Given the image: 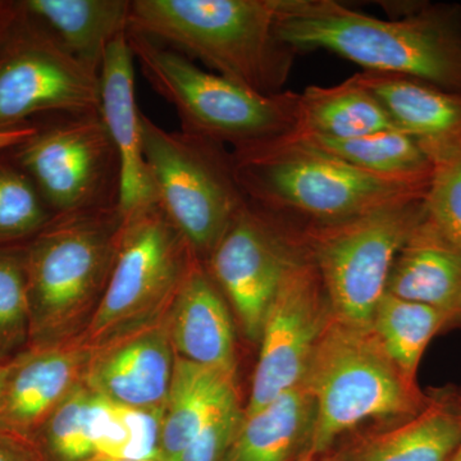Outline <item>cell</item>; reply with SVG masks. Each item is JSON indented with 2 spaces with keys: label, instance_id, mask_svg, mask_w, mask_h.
Wrapping results in <instances>:
<instances>
[{
  "label": "cell",
  "instance_id": "obj_36",
  "mask_svg": "<svg viewBox=\"0 0 461 461\" xmlns=\"http://www.w3.org/2000/svg\"><path fill=\"white\" fill-rule=\"evenodd\" d=\"M89 461H154V460H130V459H111V457H96Z\"/></svg>",
  "mask_w": 461,
  "mask_h": 461
},
{
  "label": "cell",
  "instance_id": "obj_29",
  "mask_svg": "<svg viewBox=\"0 0 461 461\" xmlns=\"http://www.w3.org/2000/svg\"><path fill=\"white\" fill-rule=\"evenodd\" d=\"M424 220L461 256V151L433 165Z\"/></svg>",
  "mask_w": 461,
  "mask_h": 461
},
{
  "label": "cell",
  "instance_id": "obj_7",
  "mask_svg": "<svg viewBox=\"0 0 461 461\" xmlns=\"http://www.w3.org/2000/svg\"><path fill=\"white\" fill-rule=\"evenodd\" d=\"M142 148L157 204L194 256L206 262L248 203L232 151L193 133L169 131L142 113Z\"/></svg>",
  "mask_w": 461,
  "mask_h": 461
},
{
  "label": "cell",
  "instance_id": "obj_12",
  "mask_svg": "<svg viewBox=\"0 0 461 461\" xmlns=\"http://www.w3.org/2000/svg\"><path fill=\"white\" fill-rule=\"evenodd\" d=\"M306 258L297 224L248 200L204 264L245 336L259 342L285 278Z\"/></svg>",
  "mask_w": 461,
  "mask_h": 461
},
{
  "label": "cell",
  "instance_id": "obj_22",
  "mask_svg": "<svg viewBox=\"0 0 461 461\" xmlns=\"http://www.w3.org/2000/svg\"><path fill=\"white\" fill-rule=\"evenodd\" d=\"M317 423V403L304 384L245 414L227 461H304Z\"/></svg>",
  "mask_w": 461,
  "mask_h": 461
},
{
  "label": "cell",
  "instance_id": "obj_2",
  "mask_svg": "<svg viewBox=\"0 0 461 461\" xmlns=\"http://www.w3.org/2000/svg\"><path fill=\"white\" fill-rule=\"evenodd\" d=\"M280 0H132L127 32L263 95L285 91L296 50L276 32Z\"/></svg>",
  "mask_w": 461,
  "mask_h": 461
},
{
  "label": "cell",
  "instance_id": "obj_18",
  "mask_svg": "<svg viewBox=\"0 0 461 461\" xmlns=\"http://www.w3.org/2000/svg\"><path fill=\"white\" fill-rule=\"evenodd\" d=\"M168 317L177 357L238 377V350L230 308L202 260L196 259L191 267Z\"/></svg>",
  "mask_w": 461,
  "mask_h": 461
},
{
  "label": "cell",
  "instance_id": "obj_1",
  "mask_svg": "<svg viewBox=\"0 0 461 461\" xmlns=\"http://www.w3.org/2000/svg\"><path fill=\"white\" fill-rule=\"evenodd\" d=\"M276 32L297 51H333L364 71L461 93L459 5L411 3L402 17L381 20L335 0H280Z\"/></svg>",
  "mask_w": 461,
  "mask_h": 461
},
{
  "label": "cell",
  "instance_id": "obj_25",
  "mask_svg": "<svg viewBox=\"0 0 461 461\" xmlns=\"http://www.w3.org/2000/svg\"><path fill=\"white\" fill-rule=\"evenodd\" d=\"M290 136L306 147L377 177L408 182H429L432 177L433 163L429 158L414 139L397 129L346 140L302 133Z\"/></svg>",
  "mask_w": 461,
  "mask_h": 461
},
{
  "label": "cell",
  "instance_id": "obj_27",
  "mask_svg": "<svg viewBox=\"0 0 461 461\" xmlns=\"http://www.w3.org/2000/svg\"><path fill=\"white\" fill-rule=\"evenodd\" d=\"M53 217L21 167L0 159V249L32 239Z\"/></svg>",
  "mask_w": 461,
  "mask_h": 461
},
{
  "label": "cell",
  "instance_id": "obj_20",
  "mask_svg": "<svg viewBox=\"0 0 461 461\" xmlns=\"http://www.w3.org/2000/svg\"><path fill=\"white\" fill-rule=\"evenodd\" d=\"M386 293L450 315L461 329V256L424 218L397 254Z\"/></svg>",
  "mask_w": 461,
  "mask_h": 461
},
{
  "label": "cell",
  "instance_id": "obj_33",
  "mask_svg": "<svg viewBox=\"0 0 461 461\" xmlns=\"http://www.w3.org/2000/svg\"><path fill=\"white\" fill-rule=\"evenodd\" d=\"M448 396H450L451 405L455 414H456L457 420H459L461 429V386H451L447 387ZM456 455L461 456V444L459 450L456 451Z\"/></svg>",
  "mask_w": 461,
  "mask_h": 461
},
{
  "label": "cell",
  "instance_id": "obj_11",
  "mask_svg": "<svg viewBox=\"0 0 461 461\" xmlns=\"http://www.w3.org/2000/svg\"><path fill=\"white\" fill-rule=\"evenodd\" d=\"M17 8L0 45V129L25 124L33 114L99 112V75Z\"/></svg>",
  "mask_w": 461,
  "mask_h": 461
},
{
  "label": "cell",
  "instance_id": "obj_15",
  "mask_svg": "<svg viewBox=\"0 0 461 461\" xmlns=\"http://www.w3.org/2000/svg\"><path fill=\"white\" fill-rule=\"evenodd\" d=\"M168 314L91 346L83 382L94 393L112 402L163 411L175 369Z\"/></svg>",
  "mask_w": 461,
  "mask_h": 461
},
{
  "label": "cell",
  "instance_id": "obj_26",
  "mask_svg": "<svg viewBox=\"0 0 461 461\" xmlns=\"http://www.w3.org/2000/svg\"><path fill=\"white\" fill-rule=\"evenodd\" d=\"M371 329L406 377L418 382L423 355L436 336L459 329L450 315L430 306L384 294Z\"/></svg>",
  "mask_w": 461,
  "mask_h": 461
},
{
  "label": "cell",
  "instance_id": "obj_35",
  "mask_svg": "<svg viewBox=\"0 0 461 461\" xmlns=\"http://www.w3.org/2000/svg\"><path fill=\"white\" fill-rule=\"evenodd\" d=\"M8 373V362L0 363V393H2L3 384H5V377Z\"/></svg>",
  "mask_w": 461,
  "mask_h": 461
},
{
  "label": "cell",
  "instance_id": "obj_13",
  "mask_svg": "<svg viewBox=\"0 0 461 461\" xmlns=\"http://www.w3.org/2000/svg\"><path fill=\"white\" fill-rule=\"evenodd\" d=\"M332 318L323 282L308 256L288 273L267 313L245 414L302 384Z\"/></svg>",
  "mask_w": 461,
  "mask_h": 461
},
{
  "label": "cell",
  "instance_id": "obj_37",
  "mask_svg": "<svg viewBox=\"0 0 461 461\" xmlns=\"http://www.w3.org/2000/svg\"><path fill=\"white\" fill-rule=\"evenodd\" d=\"M450 461H461V456H459V455L455 454L453 459H451Z\"/></svg>",
  "mask_w": 461,
  "mask_h": 461
},
{
  "label": "cell",
  "instance_id": "obj_6",
  "mask_svg": "<svg viewBox=\"0 0 461 461\" xmlns=\"http://www.w3.org/2000/svg\"><path fill=\"white\" fill-rule=\"evenodd\" d=\"M127 41L145 80L175 108L181 130L236 149L277 140L296 131L299 94L263 95L206 71L177 50L139 33Z\"/></svg>",
  "mask_w": 461,
  "mask_h": 461
},
{
  "label": "cell",
  "instance_id": "obj_3",
  "mask_svg": "<svg viewBox=\"0 0 461 461\" xmlns=\"http://www.w3.org/2000/svg\"><path fill=\"white\" fill-rule=\"evenodd\" d=\"M230 151L249 202L297 226L345 222L397 200L424 196L430 182L377 177L291 136Z\"/></svg>",
  "mask_w": 461,
  "mask_h": 461
},
{
  "label": "cell",
  "instance_id": "obj_19",
  "mask_svg": "<svg viewBox=\"0 0 461 461\" xmlns=\"http://www.w3.org/2000/svg\"><path fill=\"white\" fill-rule=\"evenodd\" d=\"M461 444L447 387L429 391L418 414L384 424L342 450L344 461H450Z\"/></svg>",
  "mask_w": 461,
  "mask_h": 461
},
{
  "label": "cell",
  "instance_id": "obj_14",
  "mask_svg": "<svg viewBox=\"0 0 461 461\" xmlns=\"http://www.w3.org/2000/svg\"><path fill=\"white\" fill-rule=\"evenodd\" d=\"M91 346L81 336L32 346L8 362L0 393V435L32 445L45 421L83 382Z\"/></svg>",
  "mask_w": 461,
  "mask_h": 461
},
{
  "label": "cell",
  "instance_id": "obj_9",
  "mask_svg": "<svg viewBox=\"0 0 461 461\" xmlns=\"http://www.w3.org/2000/svg\"><path fill=\"white\" fill-rule=\"evenodd\" d=\"M196 259L157 203L124 217L107 286L81 339L100 345L165 317Z\"/></svg>",
  "mask_w": 461,
  "mask_h": 461
},
{
  "label": "cell",
  "instance_id": "obj_23",
  "mask_svg": "<svg viewBox=\"0 0 461 461\" xmlns=\"http://www.w3.org/2000/svg\"><path fill=\"white\" fill-rule=\"evenodd\" d=\"M20 5L99 75L109 45L129 30L131 0H27Z\"/></svg>",
  "mask_w": 461,
  "mask_h": 461
},
{
  "label": "cell",
  "instance_id": "obj_31",
  "mask_svg": "<svg viewBox=\"0 0 461 461\" xmlns=\"http://www.w3.org/2000/svg\"><path fill=\"white\" fill-rule=\"evenodd\" d=\"M0 461H42V459L32 445L0 435Z\"/></svg>",
  "mask_w": 461,
  "mask_h": 461
},
{
  "label": "cell",
  "instance_id": "obj_24",
  "mask_svg": "<svg viewBox=\"0 0 461 461\" xmlns=\"http://www.w3.org/2000/svg\"><path fill=\"white\" fill-rule=\"evenodd\" d=\"M395 129L386 109L355 75L335 86H308L299 94L294 133L346 140Z\"/></svg>",
  "mask_w": 461,
  "mask_h": 461
},
{
  "label": "cell",
  "instance_id": "obj_32",
  "mask_svg": "<svg viewBox=\"0 0 461 461\" xmlns=\"http://www.w3.org/2000/svg\"><path fill=\"white\" fill-rule=\"evenodd\" d=\"M35 130V127L27 123L11 127V129H0V151L14 149L18 145L23 144L32 138Z\"/></svg>",
  "mask_w": 461,
  "mask_h": 461
},
{
  "label": "cell",
  "instance_id": "obj_30",
  "mask_svg": "<svg viewBox=\"0 0 461 461\" xmlns=\"http://www.w3.org/2000/svg\"><path fill=\"white\" fill-rule=\"evenodd\" d=\"M244 418L239 396L222 406L176 461H227Z\"/></svg>",
  "mask_w": 461,
  "mask_h": 461
},
{
  "label": "cell",
  "instance_id": "obj_8",
  "mask_svg": "<svg viewBox=\"0 0 461 461\" xmlns=\"http://www.w3.org/2000/svg\"><path fill=\"white\" fill-rule=\"evenodd\" d=\"M424 196L390 203L327 226H299L333 317L371 327L395 258L424 218Z\"/></svg>",
  "mask_w": 461,
  "mask_h": 461
},
{
  "label": "cell",
  "instance_id": "obj_4",
  "mask_svg": "<svg viewBox=\"0 0 461 461\" xmlns=\"http://www.w3.org/2000/svg\"><path fill=\"white\" fill-rule=\"evenodd\" d=\"M124 217L118 206L54 215L23 250L32 346L78 338L107 286Z\"/></svg>",
  "mask_w": 461,
  "mask_h": 461
},
{
  "label": "cell",
  "instance_id": "obj_17",
  "mask_svg": "<svg viewBox=\"0 0 461 461\" xmlns=\"http://www.w3.org/2000/svg\"><path fill=\"white\" fill-rule=\"evenodd\" d=\"M355 76L433 165L461 151V93L409 76L371 71Z\"/></svg>",
  "mask_w": 461,
  "mask_h": 461
},
{
  "label": "cell",
  "instance_id": "obj_34",
  "mask_svg": "<svg viewBox=\"0 0 461 461\" xmlns=\"http://www.w3.org/2000/svg\"><path fill=\"white\" fill-rule=\"evenodd\" d=\"M313 461H344V455H342V451L339 453V451L332 450L330 453Z\"/></svg>",
  "mask_w": 461,
  "mask_h": 461
},
{
  "label": "cell",
  "instance_id": "obj_28",
  "mask_svg": "<svg viewBox=\"0 0 461 461\" xmlns=\"http://www.w3.org/2000/svg\"><path fill=\"white\" fill-rule=\"evenodd\" d=\"M30 342V308L23 251L0 249V363Z\"/></svg>",
  "mask_w": 461,
  "mask_h": 461
},
{
  "label": "cell",
  "instance_id": "obj_10",
  "mask_svg": "<svg viewBox=\"0 0 461 461\" xmlns=\"http://www.w3.org/2000/svg\"><path fill=\"white\" fill-rule=\"evenodd\" d=\"M57 120L14 148L53 215L113 208L120 202V159L99 112Z\"/></svg>",
  "mask_w": 461,
  "mask_h": 461
},
{
  "label": "cell",
  "instance_id": "obj_21",
  "mask_svg": "<svg viewBox=\"0 0 461 461\" xmlns=\"http://www.w3.org/2000/svg\"><path fill=\"white\" fill-rule=\"evenodd\" d=\"M236 396V375L176 355L160 420L157 461H176L215 412Z\"/></svg>",
  "mask_w": 461,
  "mask_h": 461
},
{
  "label": "cell",
  "instance_id": "obj_5",
  "mask_svg": "<svg viewBox=\"0 0 461 461\" xmlns=\"http://www.w3.org/2000/svg\"><path fill=\"white\" fill-rule=\"evenodd\" d=\"M317 403V423L304 461L330 453L339 439L373 421L396 423L418 414L429 393L406 377L371 327L335 317L303 379Z\"/></svg>",
  "mask_w": 461,
  "mask_h": 461
},
{
  "label": "cell",
  "instance_id": "obj_16",
  "mask_svg": "<svg viewBox=\"0 0 461 461\" xmlns=\"http://www.w3.org/2000/svg\"><path fill=\"white\" fill-rule=\"evenodd\" d=\"M99 83V114L120 159L118 208L127 217L157 203L142 148V112L136 102L135 59L127 33L109 45Z\"/></svg>",
  "mask_w": 461,
  "mask_h": 461
}]
</instances>
